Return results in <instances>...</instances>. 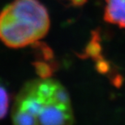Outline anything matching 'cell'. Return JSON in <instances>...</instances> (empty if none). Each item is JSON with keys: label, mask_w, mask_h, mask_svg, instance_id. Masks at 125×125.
I'll return each instance as SVG.
<instances>
[{"label": "cell", "mask_w": 125, "mask_h": 125, "mask_svg": "<svg viewBox=\"0 0 125 125\" xmlns=\"http://www.w3.org/2000/svg\"><path fill=\"white\" fill-rule=\"evenodd\" d=\"M13 125H73L71 97L55 79L40 77L27 81L11 108Z\"/></svg>", "instance_id": "obj_1"}, {"label": "cell", "mask_w": 125, "mask_h": 125, "mask_svg": "<svg viewBox=\"0 0 125 125\" xmlns=\"http://www.w3.org/2000/svg\"><path fill=\"white\" fill-rule=\"evenodd\" d=\"M48 11L38 0H14L0 12V40L10 48H23L49 31Z\"/></svg>", "instance_id": "obj_2"}, {"label": "cell", "mask_w": 125, "mask_h": 125, "mask_svg": "<svg viewBox=\"0 0 125 125\" xmlns=\"http://www.w3.org/2000/svg\"><path fill=\"white\" fill-rule=\"evenodd\" d=\"M104 19L110 24L125 28V0H106Z\"/></svg>", "instance_id": "obj_3"}, {"label": "cell", "mask_w": 125, "mask_h": 125, "mask_svg": "<svg viewBox=\"0 0 125 125\" xmlns=\"http://www.w3.org/2000/svg\"><path fill=\"white\" fill-rule=\"evenodd\" d=\"M9 96L7 90L0 86V119L4 118L8 111Z\"/></svg>", "instance_id": "obj_4"}]
</instances>
